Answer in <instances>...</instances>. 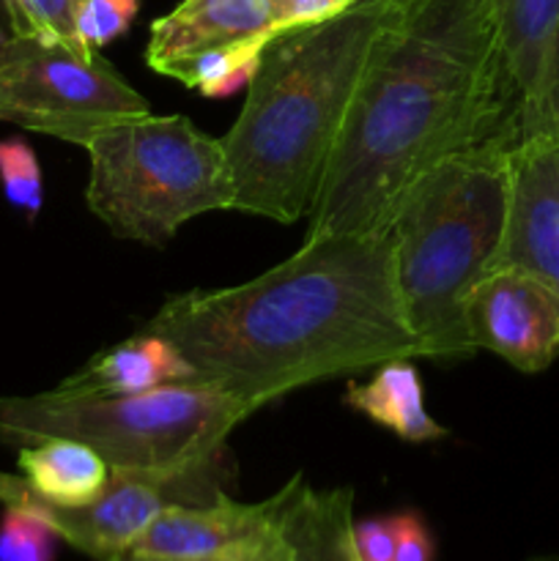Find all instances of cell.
<instances>
[{"instance_id":"4316f807","label":"cell","mask_w":559,"mask_h":561,"mask_svg":"<svg viewBox=\"0 0 559 561\" xmlns=\"http://www.w3.org/2000/svg\"><path fill=\"white\" fill-rule=\"evenodd\" d=\"M532 561H559V557H543V559H532Z\"/></svg>"},{"instance_id":"9a60e30c","label":"cell","mask_w":559,"mask_h":561,"mask_svg":"<svg viewBox=\"0 0 559 561\" xmlns=\"http://www.w3.org/2000/svg\"><path fill=\"white\" fill-rule=\"evenodd\" d=\"M27 491L53 507L93 504L113 480V469L88 444L71 438H47L22 447L16 458Z\"/></svg>"},{"instance_id":"3957f363","label":"cell","mask_w":559,"mask_h":561,"mask_svg":"<svg viewBox=\"0 0 559 561\" xmlns=\"http://www.w3.org/2000/svg\"><path fill=\"white\" fill-rule=\"evenodd\" d=\"M403 0H360L318 25L280 33L223 140L230 211L290 225L310 214L367 69Z\"/></svg>"},{"instance_id":"277c9868","label":"cell","mask_w":559,"mask_h":561,"mask_svg":"<svg viewBox=\"0 0 559 561\" xmlns=\"http://www.w3.org/2000/svg\"><path fill=\"white\" fill-rule=\"evenodd\" d=\"M515 140L497 137L433 164L395 208V283L422 359L455 362L475 354L466 299L502 247Z\"/></svg>"},{"instance_id":"2e32d148","label":"cell","mask_w":559,"mask_h":561,"mask_svg":"<svg viewBox=\"0 0 559 561\" xmlns=\"http://www.w3.org/2000/svg\"><path fill=\"white\" fill-rule=\"evenodd\" d=\"M343 400L349 409L360 411L403 442L425 444L447 436V427L427 414L414 359L384 362L381 367H376L370 381L349 387Z\"/></svg>"},{"instance_id":"7c38bea8","label":"cell","mask_w":559,"mask_h":561,"mask_svg":"<svg viewBox=\"0 0 559 561\" xmlns=\"http://www.w3.org/2000/svg\"><path fill=\"white\" fill-rule=\"evenodd\" d=\"M280 33L274 0H181L151 25L146 64L164 77L201 53L258 33Z\"/></svg>"},{"instance_id":"ac0fdd59","label":"cell","mask_w":559,"mask_h":561,"mask_svg":"<svg viewBox=\"0 0 559 561\" xmlns=\"http://www.w3.org/2000/svg\"><path fill=\"white\" fill-rule=\"evenodd\" d=\"M20 36L58 42L80 55H93L77 33V0H9Z\"/></svg>"},{"instance_id":"ffe728a7","label":"cell","mask_w":559,"mask_h":561,"mask_svg":"<svg viewBox=\"0 0 559 561\" xmlns=\"http://www.w3.org/2000/svg\"><path fill=\"white\" fill-rule=\"evenodd\" d=\"M53 526L20 504H5L0 518V561H53L55 542Z\"/></svg>"},{"instance_id":"5b68a950","label":"cell","mask_w":559,"mask_h":561,"mask_svg":"<svg viewBox=\"0 0 559 561\" xmlns=\"http://www.w3.org/2000/svg\"><path fill=\"white\" fill-rule=\"evenodd\" d=\"M252 414L244 400L203 381L164 383L137 394H69L60 389L0 398V444L47 438L88 444L113 471L162 474L219 499L225 438Z\"/></svg>"},{"instance_id":"4fadbf2b","label":"cell","mask_w":559,"mask_h":561,"mask_svg":"<svg viewBox=\"0 0 559 561\" xmlns=\"http://www.w3.org/2000/svg\"><path fill=\"white\" fill-rule=\"evenodd\" d=\"M181 381H195V367L170 340L140 329L135 337L99 351L55 389L69 394H137Z\"/></svg>"},{"instance_id":"d6986e66","label":"cell","mask_w":559,"mask_h":561,"mask_svg":"<svg viewBox=\"0 0 559 561\" xmlns=\"http://www.w3.org/2000/svg\"><path fill=\"white\" fill-rule=\"evenodd\" d=\"M0 186L14 208L36 217L44 206V179L36 153L22 137L0 140Z\"/></svg>"},{"instance_id":"6da1fadb","label":"cell","mask_w":559,"mask_h":561,"mask_svg":"<svg viewBox=\"0 0 559 561\" xmlns=\"http://www.w3.org/2000/svg\"><path fill=\"white\" fill-rule=\"evenodd\" d=\"M252 411L323 378L422 359L395 283L392 233H327L219 290L173 296L142 323Z\"/></svg>"},{"instance_id":"52a82bcc","label":"cell","mask_w":559,"mask_h":561,"mask_svg":"<svg viewBox=\"0 0 559 561\" xmlns=\"http://www.w3.org/2000/svg\"><path fill=\"white\" fill-rule=\"evenodd\" d=\"M151 113L107 60L20 36L0 66V121L85 148L104 129Z\"/></svg>"},{"instance_id":"d4e9b609","label":"cell","mask_w":559,"mask_h":561,"mask_svg":"<svg viewBox=\"0 0 559 561\" xmlns=\"http://www.w3.org/2000/svg\"><path fill=\"white\" fill-rule=\"evenodd\" d=\"M16 38H20V33H16V22L14 14H11L9 0H0V66H3L5 55L14 47Z\"/></svg>"},{"instance_id":"cb8c5ba5","label":"cell","mask_w":559,"mask_h":561,"mask_svg":"<svg viewBox=\"0 0 559 561\" xmlns=\"http://www.w3.org/2000/svg\"><path fill=\"white\" fill-rule=\"evenodd\" d=\"M354 546L360 561H392L395 557V520L367 518L354 520Z\"/></svg>"},{"instance_id":"603a6c76","label":"cell","mask_w":559,"mask_h":561,"mask_svg":"<svg viewBox=\"0 0 559 561\" xmlns=\"http://www.w3.org/2000/svg\"><path fill=\"white\" fill-rule=\"evenodd\" d=\"M395 520L392 561H433V540L425 520L417 513H398Z\"/></svg>"},{"instance_id":"7402d4cb","label":"cell","mask_w":559,"mask_h":561,"mask_svg":"<svg viewBox=\"0 0 559 561\" xmlns=\"http://www.w3.org/2000/svg\"><path fill=\"white\" fill-rule=\"evenodd\" d=\"M354 3L360 0H274V16H277L280 33H288L332 20Z\"/></svg>"},{"instance_id":"ba28073f","label":"cell","mask_w":559,"mask_h":561,"mask_svg":"<svg viewBox=\"0 0 559 561\" xmlns=\"http://www.w3.org/2000/svg\"><path fill=\"white\" fill-rule=\"evenodd\" d=\"M307 477L296 474L274 496L241 504L228 493L212 504H170L148 524L126 559L247 561L280 540Z\"/></svg>"},{"instance_id":"7a4b0ae2","label":"cell","mask_w":559,"mask_h":561,"mask_svg":"<svg viewBox=\"0 0 559 561\" xmlns=\"http://www.w3.org/2000/svg\"><path fill=\"white\" fill-rule=\"evenodd\" d=\"M521 137L491 0H403L312 201L307 239L381 233L433 164Z\"/></svg>"},{"instance_id":"8fae6325","label":"cell","mask_w":559,"mask_h":561,"mask_svg":"<svg viewBox=\"0 0 559 561\" xmlns=\"http://www.w3.org/2000/svg\"><path fill=\"white\" fill-rule=\"evenodd\" d=\"M491 11L518 99L521 137L557 129L554 55L559 42V0H491Z\"/></svg>"},{"instance_id":"44dd1931","label":"cell","mask_w":559,"mask_h":561,"mask_svg":"<svg viewBox=\"0 0 559 561\" xmlns=\"http://www.w3.org/2000/svg\"><path fill=\"white\" fill-rule=\"evenodd\" d=\"M137 0H77V33L88 49H102L135 22Z\"/></svg>"},{"instance_id":"9c48e42d","label":"cell","mask_w":559,"mask_h":561,"mask_svg":"<svg viewBox=\"0 0 559 561\" xmlns=\"http://www.w3.org/2000/svg\"><path fill=\"white\" fill-rule=\"evenodd\" d=\"M493 268H513L559 299V129L524 135L510 148V206Z\"/></svg>"},{"instance_id":"8992f818","label":"cell","mask_w":559,"mask_h":561,"mask_svg":"<svg viewBox=\"0 0 559 561\" xmlns=\"http://www.w3.org/2000/svg\"><path fill=\"white\" fill-rule=\"evenodd\" d=\"M85 151V201L118 239L162 247L190 219L233 206L223 140L186 115L124 121L93 137Z\"/></svg>"},{"instance_id":"e0dca14e","label":"cell","mask_w":559,"mask_h":561,"mask_svg":"<svg viewBox=\"0 0 559 561\" xmlns=\"http://www.w3.org/2000/svg\"><path fill=\"white\" fill-rule=\"evenodd\" d=\"M280 33H258V36L241 38V42L223 44L201 53L190 64L181 66L173 80L184 82L186 88H195L203 96L223 99L230 93L241 91L252 82L258 66H261L263 53Z\"/></svg>"},{"instance_id":"30bf717a","label":"cell","mask_w":559,"mask_h":561,"mask_svg":"<svg viewBox=\"0 0 559 561\" xmlns=\"http://www.w3.org/2000/svg\"><path fill=\"white\" fill-rule=\"evenodd\" d=\"M466 332L475 351L543 373L559 356V299L526 274L493 268L466 299Z\"/></svg>"},{"instance_id":"5bb4252c","label":"cell","mask_w":559,"mask_h":561,"mask_svg":"<svg viewBox=\"0 0 559 561\" xmlns=\"http://www.w3.org/2000/svg\"><path fill=\"white\" fill-rule=\"evenodd\" d=\"M247 561H360L354 546V491H318L305 480L280 540L263 557Z\"/></svg>"},{"instance_id":"484cf974","label":"cell","mask_w":559,"mask_h":561,"mask_svg":"<svg viewBox=\"0 0 559 561\" xmlns=\"http://www.w3.org/2000/svg\"><path fill=\"white\" fill-rule=\"evenodd\" d=\"M559 104V42H557V55H554V113H557Z\"/></svg>"},{"instance_id":"83f0119b","label":"cell","mask_w":559,"mask_h":561,"mask_svg":"<svg viewBox=\"0 0 559 561\" xmlns=\"http://www.w3.org/2000/svg\"><path fill=\"white\" fill-rule=\"evenodd\" d=\"M557 129H559V104H557Z\"/></svg>"}]
</instances>
